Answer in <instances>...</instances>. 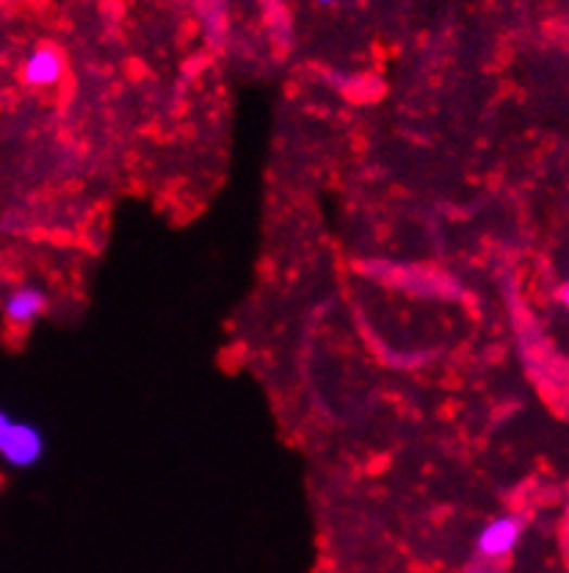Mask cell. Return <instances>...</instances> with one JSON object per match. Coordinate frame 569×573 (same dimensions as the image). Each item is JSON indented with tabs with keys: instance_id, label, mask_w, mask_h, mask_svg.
Returning a JSON list of instances; mask_svg holds the SVG:
<instances>
[{
	"instance_id": "2",
	"label": "cell",
	"mask_w": 569,
	"mask_h": 573,
	"mask_svg": "<svg viewBox=\"0 0 569 573\" xmlns=\"http://www.w3.org/2000/svg\"><path fill=\"white\" fill-rule=\"evenodd\" d=\"M522 521L517 515H497L476 537V551L484 560H503L520 546Z\"/></svg>"
},
{
	"instance_id": "5",
	"label": "cell",
	"mask_w": 569,
	"mask_h": 573,
	"mask_svg": "<svg viewBox=\"0 0 569 573\" xmlns=\"http://www.w3.org/2000/svg\"><path fill=\"white\" fill-rule=\"evenodd\" d=\"M9 427H12V415L7 410H0V446H3V438H7Z\"/></svg>"
},
{
	"instance_id": "1",
	"label": "cell",
	"mask_w": 569,
	"mask_h": 573,
	"mask_svg": "<svg viewBox=\"0 0 569 573\" xmlns=\"http://www.w3.org/2000/svg\"><path fill=\"white\" fill-rule=\"evenodd\" d=\"M45 454V435L39 427L28 421H12L3 446H0V458L7 460L12 469H30L37 465Z\"/></svg>"
},
{
	"instance_id": "3",
	"label": "cell",
	"mask_w": 569,
	"mask_h": 573,
	"mask_svg": "<svg viewBox=\"0 0 569 573\" xmlns=\"http://www.w3.org/2000/svg\"><path fill=\"white\" fill-rule=\"evenodd\" d=\"M64 73H67L64 55L55 48H50V45H42V48L30 50L20 75H23V80L30 89H53V86L64 80Z\"/></svg>"
},
{
	"instance_id": "7",
	"label": "cell",
	"mask_w": 569,
	"mask_h": 573,
	"mask_svg": "<svg viewBox=\"0 0 569 573\" xmlns=\"http://www.w3.org/2000/svg\"><path fill=\"white\" fill-rule=\"evenodd\" d=\"M0 482H3V476H0Z\"/></svg>"
},
{
	"instance_id": "6",
	"label": "cell",
	"mask_w": 569,
	"mask_h": 573,
	"mask_svg": "<svg viewBox=\"0 0 569 573\" xmlns=\"http://www.w3.org/2000/svg\"><path fill=\"white\" fill-rule=\"evenodd\" d=\"M318 7H332V3H338V0H315Z\"/></svg>"
},
{
	"instance_id": "4",
	"label": "cell",
	"mask_w": 569,
	"mask_h": 573,
	"mask_svg": "<svg viewBox=\"0 0 569 573\" xmlns=\"http://www.w3.org/2000/svg\"><path fill=\"white\" fill-rule=\"evenodd\" d=\"M48 311V294L37 286H20L3 302V316L14 327H30Z\"/></svg>"
}]
</instances>
